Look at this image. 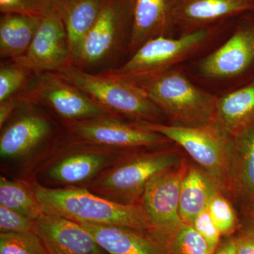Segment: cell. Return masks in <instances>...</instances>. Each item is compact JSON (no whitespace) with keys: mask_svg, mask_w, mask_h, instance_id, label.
<instances>
[{"mask_svg":"<svg viewBox=\"0 0 254 254\" xmlns=\"http://www.w3.org/2000/svg\"><path fill=\"white\" fill-rule=\"evenodd\" d=\"M220 25L186 32L177 38L171 36L153 38L140 47L120 67L107 72L135 81L168 71L207 45L216 34Z\"/></svg>","mask_w":254,"mask_h":254,"instance_id":"7","label":"cell"},{"mask_svg":"<svg viewBox=\"0 0 254 254\" xmlns=\"http://www.w3.org/2000/svg\"><path fill=\"white\" fill-rule=\"evenodd\" d=\"M28 100L25 91L0 103V128Z\"/></svg>","mask_w":254,"mask_h":254,"instance_id":"32","label":"cell"},{"mask_svg":"<svg viewBox=\"0 0 254 254\" xmlns=\"http://www.w3.org/2000/svg\"><path fill=\"white\" fill-rule=\"evenodd\" d=\"M44 213L78 223L127 227L148 231L141 204L124 205L92 193L84 187L53 188L31 184Z\"/></svg>","mask_w":254,"mask_h":254,"instance_id":"1","label":"cell"},{"mask_svg":"<svg viewBox=\"0 0 254 254\" xmlns=\"http://www.w3.org/2000/svg\"><path fill=\"white\" fill-rule=\"evenodd\" d=\"M56 126L43 107L28 100L1 128L0 156L4 161L31 158L54 139Z\"/></svg>","mask_w":254,"mask_h":254,"instance_id":"10","label":"cell"},{"mask_svg":"<svg viewBox=\"0 0 254 254\" xmlns=\"http://www.w3.org/2000/svg\"><path fill=\"white\" fill-rule=\"evenodd\" d=\"M164 246L168 254H214L204 238L191 225L183 222Z\"/></svg>","mask_w":254,"mask_h":254,"instance_id":"25","label":"cell"},{"mask_svg":"<svg viewBox=\"0 0 254 254\" xmlns=\"http://www.w3.org/2000/svg\"><path fill=\"white\" fill-rule=\"evenodd\" d=\"M185 160L178 152L156 149L141 153L126 152L86 187L92 193L124 205L140 204L148 182Z\"/></svg>","mask_w":254,"mask_h":254,"instance_id":"2","label":"cell"},{"mask_svg":"<svg viewBox=\"0 0 254 254\" xmlns=\"http://www.w3.org/2000/svg\"><path fill=\"white\" fill-rule=\"evenodd\" d=\"M254 12V0H175L174 22L183 33Z\"/></svg>","mask_w":254,"mask_h":254,"instance_id":"15","label":"cell"},{"mask_svg":"<svg viewBox=\"0 0 254 254\" xmlns=\"http://www.w3.org/2000/svg\"><path fill=\"white\" fill-rule=\"evenodd\" d=\"M43 17L2 14L0 18V55L13 60L23 56L31 46Z\"/></svg>","mask_w":254,"mask_h":254,"instance_id":"22","label":"cell"},{"mask_svg":"<svg viewBox=\"0 0 254 254\" xmlns=\"http://www.w3.org/2000/svg\"><path fill=\"white\" fill-rule=\"evenodd\" d=\"M216 123L232 136L254 125V78L219 98Z\"/></svg>","mask_w":254,"mask_h":254,"instance_id":"21","label":"cell"},{"mask_svg":"<svg viewBox=\"0 0 254 254\" xmlns=\"http://www.w3.org/2000/svg\"><path fill=\"white\" fill-rule=\"evenodd\" d=\"M188 165L170 169L153 177L145 187L140 204L144 211L148 232L164 243L181 225L180 190Z\"/></svg>","mask_w":254,"mask_h":254,"instance_id":"11","label":"cell"},{"mask_svg":"<svg viewBox=\"0 0 254 254\" xmlns=\"http://www.w3.org/2000/svg\"><path fill=\"white\" fill-rule=\"evenodd\" d=\"M62 77L118 118L161 123L165 115L143 89L129 80L107 72L93 73L71 64L58 71Z\"/></svg>","mask_w":254,"mask_h":254,"instance_id":"4","label":"cell"},{"mask_svg":"<svg viewBox=\"0 0 254 254\" xmlns=\"http://www.w3.org/2000/svg\"><path fill=\"white\" fill-rule=\"evenodd\" d=\"M0 254H49L34 232L0 233Z\"/></svg>","mask_w":254,"mask_h":254,"instance_id":"27","label":"cell"},{"mask_svg":"<svg viewBox=\"0 0 254 254\" xmlns=\"http://www.w3.org/2000/svg\"><path fill=\"white\" fill-rule=\"evenodd\" d=\"M245 217L247 225V231L254 233V203L247 205L245 209Z\"/></svg>","mask_w":254,"mask_h":254,"instance_id":"35","label":"cell"},{"mask_svg":"<svg viewBox=\"0 0 254 254\" xmlns=\"http://www.w3.org/2000/svg\"><path fill=\"white\" fill-rule=\"evenodd\" d=\"M35 223V220L0 205V233L33 232Z\"/></svg>","mask_w":254,"mask_h":254,"instance_id":"30","label":"cell"},{"mask_svg":"<svg viewBox=\"0 0 254 254\" xmlns=\"http://www.w3.org/2000/svg\"><path fill=\"white\" fill-rule=\"evenodd\" d=\"M175 0H129L130 28L127 48L133 54L147 41L171 36L175 29Z\"/></svg>","mask_w":254,"mask_h":254,"instance_id":"17","label":"cell"},{"mask_svg":"<svg viewBox=\"0 0 254 254\" xmlns=\"http://www.w3.org/2000/svg\"><path fill=\"white\" fill-rule=\"evenodd\" d=\"M26 94L28 100L49 110L64 125L103 117H116L58 72L34 73Z\"/></svg>","mask_w":254,"mask_h":254,"instance_id":"9","label":"cell"},{"mask_svg":"<svg viewBox=\"0 0 254 254\" xmlns=\"http://www.w3.org/2000/svg\"><path fill=\"white\" fill-rule=\"evenodd\" d=\"M36 1H39L51 11H54V10L60 11L62 6L67 0H36Z\"/></svg>","mask_w":254,"mask_h":254,"instance_id":"36","label":"cell"},{"mask_svg":"<svg viewBox=\"0 0 254 254\" xmlns=\"http://www.w3.org/2000/svg\"><path fill=\"white\" fill-rule=\"evenodd\" d=\"M108 254H168L148 231L79 223Z\"/></svg>","mask_w":254,"mask_h":254,"instance_id":"18","label":"cell"},{"mask_svg":"<svg viewBox=\"0 0 254 254\" xmlns=\"http://www.w3.org/2000/svg\"><path fill=\"white\" fill-rule=\"evenodd\" d=\"M0 66V103L27 90L34 73L13 60Z\"/></svg>","mask_w":254,"mask_h":254,"instance_id":"26","label":"cell"},{"mask_svg":"<svg viewBox=\"0 0 254 254\" xmlns=\"http://www.w3.org/2000/svg\"><path fill=\"white\" fill-rule=\"evenodd\" d=\"M190 225L204 238L210 251L215 253L220 245L221 234L214 223L208 209L198 215Z\"/></svg>","mask_w":254,"mask_h":254,"instance_id":"31","label":"cell"},{"mask_svg":"<svg viewBox=\"0 0 254 254\" xmlns=\"http://www.w3.org/2000/svg\"><path fill=\"white\" fill-rule=\"evenodd\" d=\"M254 64V19L243 20L222 46L200 61V74L211 79L237 77Z\"/></svg>","mask_w":254,"mask_h":254,"instance_id":"14","label":"cell"},{"mask_svg":"<svg viewBox=\"0 0 254 254\" xmlns=\"http://www.w3.org/2000/svg\"><path fill=\"white\" fill-rule=\"evenodd\" d=\"M0 11L1 14L44 17L51 10L36 0H0Z\"/></svg>","mask_w":254,"mask_h":254,"instance_id":"29","label":"cell"},{"mask_svg":"<svg viewBox=\"0 0 254 254\" xmlns=\"http://www.w3.org/2000/svg\"><path fill=\"white\" fill-rule=\"evenodd\" d=\"M132 82L141 87L173 125L195 127L216 122L218 97L195 86L180 68Z\"/></svg>","mask_w":254,"mask_h":254,"instance_id":"3","label":"cell"},{"mask_svg":"<svg viewBox=\"0 0 254 254\" xmlns=\"http://www.w3.org/2000/svg\"><path fill=\"white\" fill-rule=\"evenodd\" d=\"M0 205L36 220L44 214L31 184L0 177Z\"/></svg>","mask_w":254,"mask_h":254,"instance_id":"24","label":"cell"},{"mask_svg":"<svg viewBox=\"0 0 254 254\" xmlns=\"http://www.w3.org/2000/svg\"><path fill=\"white\" fill-rule=\"evenodd\" d=\"M132 123L141 128L163 135L170 141L180 145L222 193L229 192L234 136L216 122L195 127L144 122Z\"/></svg>","mask_w":254,"mask_h":254,"instance_id":"5","label":"cell"},{"mask_svg":"<svg viewBox=\"0 0 254 254\" xmlns=\"http://www.w3.org/2000/svg\"><path fill=\"white\" fill-rule=\"evenodd\" d=\"M105 0H67L60 10L73 57L76 58L87 34L94 26Z\"/></svg>","mask_w":254,"mask_h":254,"instance_id":"23","label":"cell"},{"mask_svg":"<svg viewBox=\"0 0 254 254\" xmlns=\"http://www.w3.org/2000/svg\"><path fill=\"white\" fill-rule=\"evenodd\" d=\"M129 0H105L96 22L87 34L73 64L88 71L110 63L129 35Z\"/></svg>","mask_w":254,"mask_h":254,"instance_id":"8","label":"cell"},{"mask_svg":"<svg viewBox=\"0 0 254 254\" xmlns=\"http://www.w3.org/2000/svg\"><path fill=\"white\" fill-rule=\"evenodd\" d=\"M13 61L34 73L58 72L73 64L67 33L59 11H50L42 18L27 52Z\"/></svg>","mask_w":254,"mask_h":254,"instance_id":"13","label":"cell"},{"mask_svg":"<svg viewBox=\"0 0 254 254\" xmlns=\"http://www.w3.org/2000/svg\"><path fill=\"white\" fill-rule=\"evenodd\" d=\"M68 138L108 148L131 150L161 148L171 143L163 135L125 123L118 117H103L64 125Z\"/></svg>","mask_w":254,"mask_h":254,"instance_id":"12","label":"cell"},{"mask_svg":"<svg viewBox=\"0 0 254 254\" xmlns=\"http://www.w3.org/2000/svg\"><path fill=\"white\" fill-rule=\"evenodd\" d=\"M127 151L68 138L40 165L33 182L53 188H86Z\"/></svg>","mask_w":254,"mask_h":254,"instance_id":"6","label":"cell"},{"mask_svg":"<svg viewBox=\"0 0 254 254\" xmlns=\"http://www.w3.org/2000/svg\"><path fill=\"white\" fill-rule=\"evenodd\" d=\"M233 136L229 193L254 203V125Z\"/></svg>","mask_w":254,"mask_h":254,"instance_id":"19","label":"cell"},{"mask_svg":"<svg viewBox=\"0 0 254 254\" xmlns=\"http://www.w3.org/2000/svg\"><path fill=\"white\" fill-rule=\"evenodd\" d=\"M214 254H239L235 238L225 241L222 245L219 246Z\"/></svg>","mask_w":254,"mask_h":254,"instance_id":"34","label":"cell"},{"mask_svg":"<svg viewBox=\"0 0 254 254\" xmlns=\"http://www.w3.org/2000/svg\"><path fill=\"white\" fill-rule=\"evenodd\" d=\"M33 232L49 254H108L79 223L62 217L43 214Z\"/></svg>","mask_w":254,"mask_h":254,"instance_id":"16","label":"cell"},{"mask_svg":"<svg viewBox=\"0 0 254 254\" xmlns=\"http://www.w3.org/2000/svg\"><path fill=\"white\" fill-rule=\"evenodd\" d=\"M239 254H254V233L246 231L235 238Z\"/></svg>","mask_w":254,"mask_h":254,"instance_id":"33","label":"cell"},{"mask_svg":"<svg viewBox=\"0 0 254 254\" xmlns=\"http://www.w3.org/2000/svg\"><path fill=\"white\" fill-rule=\"evenodd\" d=\"M208 210L221 235H230L235 231L238 219L231 203L222 195V191L220 190L214 195Z\"/></svg>","mask_w":254,"mask_h":254,"instance_id":"28","label":"cell"},{"mask_svg":"<svg viewBox=\"0 0 254 254\" xmlns=\"http://www.w3.org/2000/svg\"><path fill=\"white\" fill-rule=\"evenodd\" d=\"M218 191L220 190L201 168L188 165L180 190V216L182 222L191 225L198 215L208 209Z\"/></svg>","mask_w":254,"mask_h":254,"instance_id":"20","label":"cell"}]
</instances>
